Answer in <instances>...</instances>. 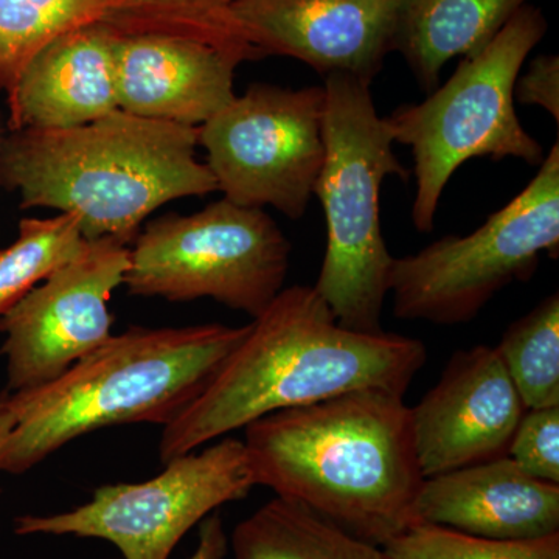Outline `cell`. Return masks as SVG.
I'll use <instances>...</instances> for the list:
<instances>
[{"mask_svg": "<svg viewBox=\"0 0 559 559\" xmlns=\"http://www.w3.org/2000/svg\"><path fill=\"white\" fill-rule=\"evenodd\" d=\"M426 360L428 349L415 337L344 329L314 286L283 288L201 395L164 426L162 462L274 412L352 390L406 395Z\"/></svg>", "mask_w": 559, "mask_h": 559, "instance_id": "obj_1", "label": "cell"}, {"mask_svg": "<svg viewBox=\"0 0 559 559\" xmlns=\"http://www.w3.org/2000/svg\"><path fill=\"white\" fill-rule=\"evenodd\" d=\"M245 430L255 487L296 500L378 547L417 524L425 476L401 393L352 390L274 412Z\"/></svg>", "mask_w": 559, "mask_h": 559, "instance_id": "obj_2", "label": "cell"}, {"mask_svg": "<svg viewBox=\"0 0 559 559\" xmlns=\"http://www.w3.org/2000/svg\"><path fill=\"white\" fill-rule=\"evenodd\" d=\"M249 325L132 329L57 380L0 393V473L24 474L70 441L109 426L168 425L201 395Z\"/></svg>", "mask_w": 559, "mask_h": 559, "instance_id": "obj_3", "label": "cell"}, {"mask_svg": "<svg viewBox=\"0 0 559 559\" xmlns=\"http://www.w3.org/2000/svg\"><path fill=\"white\" fill-rule=\"evenodd\" d=\"M198 128L117 109L66 130H17L0 146V186L22 209L79 216L86 240H135L154 210L218 191Z\"/></svg>", "mask_w": 559, "mask_h": 559, "instance_id": "obj_4", "label": "cell"}, {"mask_svg": "<svg viewBox=\"0 0 559 559\" xmlns=\"http://www.w3.org/2000/svg\"><path fill=\"white\" fill-rule=\"evenodd\" d=\"M325 159L314 186L326 221V249L314 289L344 329L381 333L389 296L390 255L381 229L385 178L409 180L393 151L392 131L378 116L370 84L325 76Z\"/></svg>", "mask_w": 559, "mask_h": 559, "instance_id": "obj_5", "label": "cell"}, {"mask_svg": "<svg viewBox=\"0 0 559 559\" xmlns=\"http://www.w3.org/2000/svg\"><path fill=\"white\" fill-rule=\"evenodd\" d=\"M546 32L543 11L528 3L484 50L462 58L454 75L425 102L400 106L385 117L393 140L411 146L414 156L412 221L417 230H433L444 187L465 162L514 157L543 164V145L524 130L514 108V84Z\"/></svg>", "mask_w": 559, "mask_h": 559, "instance_id": "obj_6", "label": "cell"}, {"mask_svg": "<svg viewBox=\"0 0 559 559\" xmlns=\"http://www.w3.org/2000/svg\"><path fill=\"white\" fill-rule=\"evenodd\" d=\"M559 250V145L518 197L473 234L447 235L414 255L393 259L389 294L396 318L436 325L476 319L513 282H527L540 255Z\"/></svg>", "mask_w": 559, "mask_h": 559, "instance_id": "obj_7", "label": "cell"}, {"mask_svg": "<svg viewBox=\"0 0 559 559\" xmlns=\"http://www.w3.org/2000/svg\"><path fill=\"white\" fill-rule=\"evenodd\" d=\"M293 246L270 213L223 200L151 221L130 249L131 296L213 299L257 319L282 293Z\"/></svg>", "mask_w": 559, "mask_h": 559, "instance_id": "obj_8", "label": "cell"}, {"mask_svg": "<svg viewBox=\"0 0 559 559\" xmlns=\"http://www.w3.org/2000/svg\"><path fill=\"white\" fill-rule=\"evenodd\" d=\"M255 487L245 441L226 437L198 454L165 463L154 479L103 485L91 502L50 516L25 514L17 535L105 539L123 559H170L180 539L224 503Z\"/></svg>", "mask_w": 559, "mask_h": 559, "instance_id": "obj_9", "label": "cell"}, {"mask_svg": "<svg viewBox=\"0 0 559 559\" xmlns=\"http://www.w3.org/2000/svg\"><path fill=\"white\" fill-rule=\"evenodd\" d=\"M325 90L250 84L198 128L218 191L242 207L307 213L323 159Z\"/></svg>", "mask_w": 559, "mask_h": 559, "instance_id": "obj_10", "label": "cell"}, {"mask_svg": "<svg viewBox=\"0 0 559 559\" xmlns=\"http://www.w3.org/2000/svg\"><path fill=\"white\" fill-rule=\"evenodd\" d=\"M119 31V109L143 119L200 128L235 98V70L263 58L240 35L209 22L124 5L108 20Z\"/></svg>", "mask_w": 559, "mask_h": 559, "instance_id": "obj_11", "label": "cell"}, {"mask_svg": "<svg viewBox=\"0 0 559 559\" xmlns=\"http://www.w3.org/2000/svg\"><path fill=\"white\" fill-rule=\"evenodd\" d=\"M130 242L87 240L79 255L0 316L9 392L60 378L112 334L108 304L130 267Z\"/></svg>", "mask_w": 559, "mask_h": 559, "instance_id": "obj_12", "label": "cell"}, {"mask_svg": "<svg viewBox=\"0 0 559 559\" xmlns=\"http://www.w3.org/2000/svg\"><path fill=\"white\" fill-rule=\"evenodd\" d=\"M404 0H238L224 10L250 46L371 84L390 51Z\"/></svg>", "mask_w": 559, "mask_h": 559, "instance_id": "obj_13", "label": "cell"}, {"mask_svg": "<svg viewBox=\"0 0 559 559\" xmlns=\"http://www.w3.org/2000/svg\"><path fill=\"white\" fill-rule=\"evenodd\" d=\"M525 404L495 347L459 349L411 407L425 479L509 454Z\"/></svg>", "mask_w": 559, "mask_h": 559, "instance_id": "obj_14", "label": "cell"}, {"mask_svg": "<svg viewBox=\"0 0 559 559\" xmlns=\"http://www.w3.org/2000/svg\"><path fill=\"white\" fill-rule=\"evenodd\" d=\"M415 516L477 538H546L559 533V485L527 476L506 455L425 479Z\"/></svg>", "mask_w": 559, "mask_h": 559, "instance_id": "obj_15", "label": "cell"}, {"mask_svg": "<svg viewBox=\"0 0 559 559\" xmlns=\"http://www.w3.org/2000/svg\"><path fill=\"white\" fill-rule=\"evenodd\" d=\"M117 40L119 31L105 20L44 47L9 100L11 130H66L119 109Z\"/></svg>", "mask_w": 559, "mask_h": 559, "instance_id": "obj_16", "label": "cell"}, {"mask_svg": "<svg viewBox=\"0 0 559 559\" xmlns=\"http://www.w3.org/2000/svg\"><path fill=\"white\" fill-rule=\"evenodd\" d=\"M530 0H404L395 51L409 66L419 90L440 86L454 58L479 53Z\"/></svg>", "mask_w": 559, "mask_h": 559, "instance_id": "obj_17", "label": "cell"}, {"mask_svg": "<svg viewBox=\"0 0 559 559\" xmlns=\"http://www.w3.org/2000/svg\"><path fill=\"white\" fill-rule=\"evenodd\" d=\"M230 543L235 559H385L382 547L278 496L241 521Z\"/></svg>", "mask_w": 559, "mask_h": 559, "instance_id": "obj_18", "label": "cell"}, {"mask_svg": "<svg viewBox=\"0 0 559 559\" xmlns=\"http://www.w3.org/2000/svg\"><path fill=\"white\" fill-rule=\"evenodd\" d=\"M128 0H0V90L11 97L28 62L66 33L108 20Z\"/></svg>", "mask_w": 559, "mask_h": 559, "instance_id": "obj_19", "label": "cell"}, {"mask_svg": "<svg viewBox=\"0 0 559 559\" xmlns=\"http://www.w3.org/2000/svg\"><path fill=\"white\" fill-rule=\"evenodd\" d=\"M495 348L525 409L559 406L558 293L516 320Z\"/></svg>", "mask_w": 559, "mask_h": 559, "instance_id": "obj_20", "label": "cell"}, {"mask_svg": "<svg viewBox=\"0 0 559 559\" xmlns=\"http://www.w3.org/2000/svg\"><path fill=\"white\" fill-rule=\"evenodd\" d=\"M86 241L73 213L22 219L17 240L0 250V316L79 255Z\"/></svg>", "mask_w": 559, "mask_h": 559, "instance_id": "obj_21", "label": "cell"}, {"mask_svg": "<svg viewBox=\"0 0 559 559\" xmlns=\"http://www.w3.org/2000/svg\"><path fill=\"white\" fill-rule=\"evenodd\" d=\"M385 559H559V533L530 540H492L417 522L384 547Z\"/></svg>", "mask_w": 559, "mask_h": 559, "instance_id": "obj_22", "label": "cell"}, {"mask_svg": "<svg viewBox=\"0 0 559 559\" xmlns=\"http://www.w3.org/2000/svg\"><path fill=\"white\" fill-rule=\"evenodd\" d=\"M507 455L527 476L559 485V406L525 411Z\"/></svg>", "mask_w": 559, "mask_h": 559, "instance_id": "obj_23", "label": "cell"}, {"mask_svg": "<svg viewBox=\"0 0 559 559\" xmlns=\"http://www.w3.org/2000/svg\"><path fill=\"white\" fill-rule=\"evenodd\" d=\"M514 102L521 105L540 106L559 121V58L540 55L530 62L527 72L518 76L514 84Z\"/></svg>", "mask_w": 559, "mask_h": 559, "instance_id": "obj_24", "label": "cell"}, {"mask_svg": "<svg viewBox=\"0 0 559 559\" xmlns=\"http://www.w3.org/2000/svg\"><path fill=\"white\" fill-rule=\"evenodd\" d=\"M238 0H128L131 5L193 17V20H223V11Z\"/></svg>", "mask_w": 559, "mask_h": 559, "instance_id": "obj_25", "label": "cell"}, {"mask_svg": "<svg viewBox=\"0 0 559 559\" xmlns=\"http://www.w3.org/2000/svg\"><path fill=\"white\" fill-rule=\"evenodd\" d=\"M226 532H224L223 521L218 514L205 518L201 525L200 544L198 549L189 559H223L227 554Z\"/></svg>", "mask_w": 559, "mask_h": 559, "instance_id": "obj_26", "label": "cell"}]
</instances>
